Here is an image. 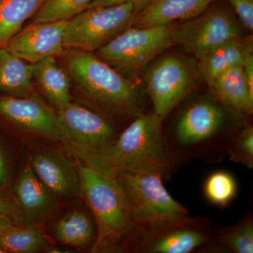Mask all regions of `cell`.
I'll list each match as a JSON object with an SVG mask.
<instances>
[{"instance_id": "e0dca14e", "label": "cell", "mask_w": 253, "mask_h": 253, "mask_svg": "<svg viewBox=\"0 0 253 253\" xmlns=\"http://www.w3.org/2000/svg\"><path fill=\"white\" fill-rule=\"evenodd\" d=\"M18 205L26 220H39L54 209L56 201L54 195L42 182L31 166H27L14 186Z\"/></svg>"}, {"instance_id": "52a82bcc", "label": "cell", "mask_w": 253, "mask_h": 253, "mask_svg": "<svg viewBox=\"0 0 253 253\" xmlns=\"http://www.w3.org/2000/svg\"><path fill=\"white\" fill-rule=\"evenodd\" d=\"M136 15L131 3L86 9L68 21L65 48L94 53L131 27Z\"/></svg>"}, {"instance_id": "44dd1931", "label": "cell", "mask_w": 253, "mask_h": 253, "mask_svg": "<svg viewBox=\"0 0 253 253\" xmlns=\"http://www.w3.org/2000/svg\"><path fill=\"white\" fill-rule=\"evenodd\" d=\"M54 235L63 244L83 249L91 247V250L96 234L90 217L85 212L73 211L56 221Z\"/></svg>"}, {"instance_id": "836d02e7", "label": "cell", "mask_w": 253, "mask_h": 253, "mask_svg": "<svg viewBox=\"0 0 253 253\" xmlns=\"http://www.w3.org/2000/svg\"><path fill=\"white\" fill-rule=\"evenodd\" d=\"M0 253H5L4 250L0 248Z\"/></svg>"}, {"instance_id": "ba28073f", "label": "cell", "mask_w": 253, "mask_h": 253, "mask_svg": "<svg viewBox=\"0 0 253 253\" xmlns=\"http://www.w3.org/2000/svg\"><path fill=\"white\" fill-rule=\"evenodd\" d=\"M239 19L225 5L211 4L199 16L173 26V44L199 59L210 50L245 36Z\"/></svg>"}, {"instance_id": "7a4b0ae2", "label": "cell", "mask_w": 253, "mask_h": 253, "mask_svg": "<svg viewBox=\"0 0 253 253\" xmlns=\"http://www.w3.org/2000/svg\"><path fill=\"white\" fill-rule=\"evenodd\" d=\"M66 71L88 101L113 117L134 118L144 113L137 86L94 53L70 49L63 55Z\"/></svg>"}, {"instance_id": "4dcf8cb0", "label": "cell", "mask_w": 253, "mask_h": 253, "mask_svg": "<svg viewBox=\"0 0 253 253\" xmlns=\"http://www.w3.org/2000/svg\"><path fill=\"white\" fill-rule=\"evenodd\" d=\"M18 223L8 216L0 214V234L9 232L19 227Z\"/></svg>"}, {"instance_id": "d6986e66", "label": "cell", "mask_w": 253, "mask_h": 253, "mask_svg": "<svg viewBox=\"0 0 253 253\" xmlns=\"http://www.w3.org/2000/svg\"><path fill=\"white\" fill-rule=\"evenodd\" d=\"M33 81L56 109L61 111L71 103V79L66 70L49 56L33 64Z\"/></svg>"}, {"instance_id": "603a6c76", "label": "cell", "mask_w": 253, "mask_h": 253, "mask_svg": "<svg viewBox=\"0 0 253 253\" xmlns=\"http://www.w3.org/2000/svg\"><path fill=\"white\" fill-rule=\"evenodd\" d=\"M217 246L234 253H253V217L246 214L234 225L219 229L212 234L210 246ZM209 246V247H210Z\"/></svg>"}, {"instance_id": "f546056e", "label": "cell", "mask_w": 253, "mask_h": 253, "mask_svg": "<svg viewBox=\"0 0 253 253\" xmlns=\"http://www.w3.org/2000/svg\"><path fill=\"white\" fill-rule=\"evenodd\" d=\"M153 0H93L88 9L89 8L98 7V6H108L131 3L135 8L136 14L140 12L145 8L147 7Z\"/></svg>"}, {"instance_id": "8992f818", "label": "cell", "mask_w": 253, "mask_h": 253, "mask_svg": "<svg viewBox=\"0 0 253 253\" xmlns=\"http://www.w3.org/2000/svg\"><path fill=\"white\" fill-rule=\"evenodd\" d=\"M211 221L189 215L150 227H136L126 246L142 253H190L209 247Z\"/></svg>"}, {"instance_id": "d4e9b609", "label": "cell", "mask_w": 253, "mask_h": 253, "mask_svg": "<svg viewBox=\"0 0 253 253\" xmlns=\"http://www.w3.org/2000/svg\"><path fill=\"white\" fill-rule=\"evenodd\" d=\"M93 0H44L32 23L69 21L88 9Z\"/></svg>"}, {"instance_id": "8fae6325", "label": "cell", "mask_w": 253, "mask_h": 253, "mask_svg": "<svg viewBox=\"0 0 253 253\" xmlns=\"http://www.w3.org/2000/svg\"><path fill=\"white\" fill-rule=\"evenodd\" d=\"M0 117L23 130L66 143V133L59 114L36 92L24 98L0 95Z\"/></svg>"}, {"instance_id": "83f0119b", "label": "cell", "mask_w": 253, "mask_h": 253, "mask_svg": "<svg viewBox=\"0 0 253 253\" xmlns=\"http://www.w3.org/2000/svg\"><path fill=\"white\" fill-rule=\"evenodd\" d=\"M238 16L241 26L252 33L253 30V0H227Z\"/></svg>"}, {"instance_id": "ffe728a7", "label": "cell", "mask_w": 253, "mask_h": 253, "mask_svg": "<svg viewBox=\"0 0 253 253\" xmlns=\"http://www.w3.org/2000/svg\"><path fill=\"white\" fill-rule=\"evenodd\" d=\"M33 64L0 47V95L24 98L35 92Z\"/></svg>"}, {"instance_id": "7c38bea8", "label": "cell", "mask_w": 253, "mask_h": 253, "mask_svg": "<svg viewBox=\"0 0 253 253\" xmlns=\"http://www.w3.org/2000/svg\"><path fill=\"white\" fill-rule=\"evenodd\" d=\"M225 121L222 107L211 100L188 106L176 122L174 143L182 149H196L210 144L219 134Z\"/></svg>"}, {"instance_id": "3957f363", "label": "cell", "mask_w": 253, "mask_h": 253, "mask_svg": "<svg viewBox=\"0 0 253 253\" xmlns=\"http://www.w3.org/2000/svg\"><path fill=\"white\" fill-rule=\"evenodd\" d=\"M83 197L90 208L96 225L94 253L111 251L128 242L136 226L131 220L117 178L106 175L78 163Z\"/></svg>"}, {"instance_id": "484cf974", "label": "cell", "mask_w": 253, "mask_h": 253, "mask_svg": "<svg viewBox=\"0 0 253 253\" xmlns=\"http://www.w3.org/2000/svg\"><path fill=\"white\" fill-rule=\"evenodd\" d=\"M206 198L212 204L224 207L230 204L237 191L234 176L225 171H218L210 175L204 187Z\"/></svg>"}, {"instance_id": "6da1fadb", "label": "cell", "mask_w": 253, "mask_h": 253, "mask_svg": "<svg viewBox=\"0 0 253 253\" xmlns=\"http://www.w3.org/2000/svg\"><path fill=\"white\" fill-rule=\"evenodd\" d=\"M162 123L154 112L141 113L112 144L96 154L78 159L106 175L146 172L158 173L165 177L172 165Z\"/></svg>"}, {"instance_id": "4fadbf2b", "label": "cell", "mask_w": 253, "mask_h": 253, "mask_svg": "<svg viewBox=\"0 0 253 253\" xmlns=\"http://www.w3.org/2000/svg\"><path fill=\"white\" fill-rule=\"evenodd\" d=\"M68 21L31 23L23 28L6 44L11 54L35 64L49 56H63V39Z\"/></svg>"}, {"instance_id": "5b68a950", "label": "cell", "mask_w": 253, "mask_h": 253, "mask_svg": "<svg viewBox=\"0 0 253 253\" xmlns=\"http://www.w3.org/2000/svg\"><path fill=\"white\" fill-rule=\"evenodd\" d=\"M174 24L156 27L131 26L94 54L128 79L137 78L158 55L174 45Z\"/></svg>"}, {"instance_id": "9c48e42d", "label": "cell", "mask_w": 253, "mask_h": 253, "mask_svg": "<svg viewBox=\"0 0 253 253\" xmlns=\"http://www.w3.org/2000/svg\"><path fill=\"white\" fill-rule=\"evenodd\" d=\"M146 92L154 112L164 120L194 86L189 65L175 56H168L152 65L145 73Z\"/></svg>"}, {"instance_id": "9a60e30c", "label": "cell", "mask_w": 253, "mask_h": 253, "mask_svg": "<svg viewBox=\"0 0 253 253\" xmlns=\"http://www.w3.org/2000/svg\"><path fill=\"white\" fill-rule=\"evenodd\" d=\"M219 0H153L136 14L133 27L166 26L183 22L199 16Z\"/></svg>"}, {"instance_id": "ac0fdd59", "label": "cell", "mask_w": 253, "mask_h": 253, "mask_svg": "<svg viewBox=\"0 0 253 253\" xmlns=\"http://www.w3.org/2000/svg\"><path fill=\"white\" fill-rule=\"evenodd\" d=\"M211 89L224 108L241 116H251L253 92L245 76L244 66H236L221 73Z\"/></svg>"}, {"instance_id": "d6a6232c", "label": "cell", "mask_w": 253, "mask_h": 253, "mask_svg": "<svg viewBox=\"0 0 253 253\" xmlns=\"http://www.w3.org/2000/svg\"><path fill=\"white\" fill-rule=\"evenodd\" d=\"M8 180H9V174H8L7 167L5 162L4 155L0 149V186L6 184Z\"/></svg>"}, {"instance_id": "f1b7e54d", "label": "cell", "mask_w": 253, "mask_h": 253, "mask_svg": "<svg viewBox=\"0 0 253 253\" xmlns=\"http://www.w3.org/2000/svg\"><path fill=\"white\" fill-rule=\"evenodd\" d=\"M0 214L8 216L18 224H26V219L19 206L0 194Z\"/></svg>"}, {"instance_id": "1f68e13d", "label": "cell", "mask_w": 253, "mask_h": 253, "mask_svg": "<svg viewBox=\"0 0 253 253\" xmlns=\"http://www.w3.org/2000/svg\"><path fill=\"white\" fill-rule=\"evenodd\" d=\"M244 70L246 81L251 91L253 92V56L251 55L244 64Z\"/></svg>"}, {"instance_id": "cb8c5ba5", "label": "cell", "mask_w": 253, "mask_h": 253, "mask_svg": "<svg viewBox=\"0 0 253 253\" xmlns=\"http://www.w3.org/2000/svg\"><path fill=\"white\" fill-rule=\"evenodd\" d=\"M48 245L46 236L33 229L18 227L0 234V248L5 253H35L45 249Z\"/></svg>"}, {"instance_id": "30bf717a", "label": "cell", "mask_w": 253, "mask_h": 253, "mask_svg": "<svg viewBox=\"0 0 253 253\" xmlns=\"http://www.w3.org/2000/svg\"><path fill=\"white\" fill-rule=\"evenodd\" d=\"M66 133V144L77 157L89 156L112 144L118 134L103 115L72 103L58 111Z\"/></svg>"}, {"instance_id": "4316f807", "label": "cell", "mask_w": 253, "mask_h": 253, "mask_svg": "<svg viewBox=\"0 0 253 253\" xmlns=\"http://www.w3.org/2000/svg\"><path fill=\"white\" fill-rule=\"evenodd\" d=\"M227 153L233 162L253 168V127L248 126L229 139Z\"/></svg>"}, {"instance_id": "7402d4cb", "label": "cell", "mask_w": 253, "mask_h": 253, "mask_svg": "<svg viewBox=\"0 0 253 253\" xmlns=\"http://www.w3.org/2000/svg\"><path fill=\"white\" fill-rule=\"evenodd\" d=\"M44 0H0V47L23 29V24L38 12Z\"/></svg>"}, {"instance_id": "2e32d148", "label": "cell", "mask_w": 253, "mask_h": 253, "mask_svg": "<svg viewBox=\"0 0 253 253\" xmlns=\"http://www.w3.org/2000/svg\"><path fill=\"white\" fill-rule=\"evenodd\" d=\"M253 36H243L226 41L210 50L199 59V71L210 87L226 70L244 66L253 54Z\"/></svg>"}, {"instance_id": "5bb4252c", "label": "cell", "mask_w": 253, "mask_h": 253, "mask_svg": "<svg viewBox=\"0 0 253 253\" xmlns=\"http://www.w3.org/2000/svg\"><path fill=\"white\" fill-rule=\"evenodd\" d=\"M31 166L55 198L83 197L77 166L59 151L48 149L35 153L31 158Z\"/></svg>"}, {"instance_id": "277c9868", "label": "cell", "mask_w": 253, "mask_h": 253, "mask_svg": "<svg viewBox=\"0 0 253 253\" xmlns=\"http://www.w3.org/2000/svg\"><path fill=\"white\" fill-rule=\"evenodd\" d=\"M115 177L122 189L131 220L138 227H150L189 215V211L166 189L161 174L127 172Z\"/></svg>"}]
</instances>
